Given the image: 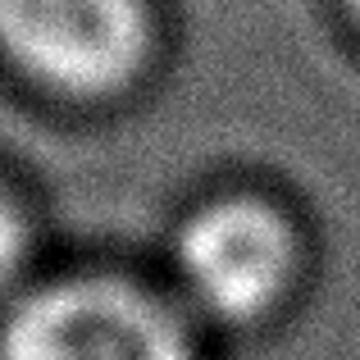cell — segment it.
I'll return each mask as SVG.
<instances>
[{"label":"cell","instance_id":"3","mask_svg":"<svg viewBox=\"0 0 360 360\" xmlns=\"http://www.w3.org/2000/svg\"><path fill=\"white\" fill-rule=\"evenodd\" d=\"M150 0H0V60L51 96H123L150 69Z\"/></svg>","mask_w":360,"mask_h":360},{"label":"cell","instance_id":"4","mask_svg":"<svg viewBox=\"0 0 360 360\" xmlns=\"http://www.w3.org/2000/svg\"><path fill=\"white\" fill-rule=\"evenodd\" d=\"M27 264H32V229L14 196L0 187V301H14L27 288Z\"/></svg>","mask_w":360,"mask_h":360},{"label":"cell","instance_id":"5","mask_svg":"<svg viewBox=\"0 0 360 360\" xmlns=\"http://www.w3.org/2000/svg\"><path fill=\"white\" fill-rule=\"evenodd\" d=\"M347 14H352V23L360 27V0H347Z\"/></svg>","mask_w":360,"mask_h":360},{"label":"cell","instance_id":"1","mask_svg":"<svg viewBox=\"0 0 360 360\" xmlns=\"http://www.w3.org/2000/svg\"><path fill=\"white\" fill-rule=\"evenodd\" d=\"M0 360H201V333L178 297L119 274H69L27 283L5 306Z\"/></svg>","mask_w":360,"mask_h":360},{"label":"cell","instance_id":"2","mask_svg":"<svg viewBox=\"0 0 360 360\" xmlns=\"http://www.w3.org/2000/svg\"><path fill=\"white\" fill-rule=\"evenodd\" d=\"M174 297L196 324H255L292 297L301 278V233L264 196L201 201L169 242Z\"/></svg>","mask_w":360,"mask_h":360}]
</instances>
